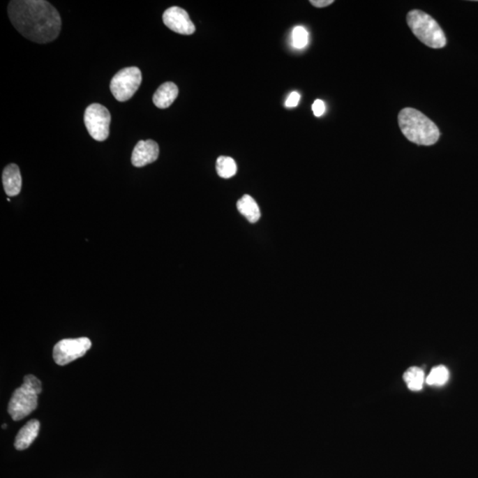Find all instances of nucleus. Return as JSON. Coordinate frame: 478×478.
Wrapping results in <instances>:
<instances>
[{
	"label": "nucleus",
	"mask_w": 478,
	"mask_h": 478,
	"mask_svg": "<svg viewBox=\"0 0 478 478\" xmlns=\"http://www.w3.org/2000/svg\"><path fill=\"white\" fill-rule=\"evenodd\" d=\"M8 15L23 37L38 44L54 41L61 32V16L45 0H14L9 3Z\"/></svg>",
	"instance_id": "1"
},
{
	"label": "nucleus",
	"mask_w": 478,
	"mask_h": 478,
	"mask_svg": "<svg viewBox=\"0 0 478 478\" xmlns=\"http://www.w3.org/2000/svg\"><path fill=\"white\" fill-rule=\"evenodd\" d=\"M398 121L404 136L420 146H433L440 137L437 125L414 108L402 110L398 114Z\"/></svg>",
	"instance_id": "2"
},
{
	"label": "nucleus",
	"mask_w": 478,
	"mask_h": 478,
	"mask_svg": "<svg viewBox=\"0 0 478 478\" xmlns=\"http://www.w3.org/2000/svg\"><path fill=\"white\" fill-rule=\"evenodd\" d=\"M42 382L34 375H27L22 387L16 389L8 404V413L14 421L22 420L38 408Z\"/></svg>",
	"instance_id": "3"
},
{
	"label": "nucleus",
	"mask_w": 478,
	"mask_h": 478,
	"mask_svg": "<svg viewBox=\"0 0 478 478\" xmlns=\"http://www.w3.org/2000/svg\"><path fill=\"white\" fill-rule=\"evenodd\" d=\"M408 27L415 37L428 47L443 48L447 45L446 35L438 23L421 10H412L407 16Z\"/></svg>",
	"instance_id": "4"
},
{
	"label": "nucleus",
	"mask_w": 478,
	"mask_h": 478,
	"mask_svg": "<svg viewBox=\"0 0 478 478\" xmlns=\"http://www.w3.org/2000/svg\"><path fill=\"white\" fill-rule=\"evenodd\" d=\"M142 82L140 69L137 67L125 68L112 78L110 90L118 101L130 100L140 88Z\"/></svg>",
	"instance_id": "5"
},
{
	"label": "nucleus",
	"mask_w": 478,
	"mask_h": 478,
	"mask_svg": "<svg viewBox=\"0 0 478 478\" xmlns=\"http://www.w3.org/2000/svg\"><path fill=\"white\" fill-rule=\"evenodd\" d=\"M111 114L107 108L100 104L89 105L84 113V124L89 134L96 141H105L110 136Z\"/></svg>",
	"instance_id": "6"
},
{
	"label": "nucleus",
	"mask_w": 478,
	"mask_h": 478,
	"mask_svg": "<svg viewBox=\"0 0 478 478\" xmlns=\"http://www.w3.org/2000/svg\"><path fill=\"white\" fill-rule=\"evenodd\" d=\"M91 348L88 338L62 339L54 345L52 357L56 364L65 366L84 356Z\"/></svg>",
	"instance_id": "7"
},
{
	"label": "nucleus",
	"mask_w": 478,
	"mask_h": 478,
	"mask_svg": "<svg viewBox=\"0 0 478 478\" xmlns=\"http://www.w3.org/2000/svg\"><path fill=\"white\" fill-rule=\"evenodd\" d=\"M163 22L171 31L181 35H193L196 31L195 25L191 22L186 10L172 6L163 14Z\"/></svg>",
	"instance_id": "8"
},
{
	"label": "nucleus",
	"mask_w": 478,
	"mask_h": 478,
	"mask_svg": "<svg viewBox=\"0 0 478 478\" xmlns=\"http://www.w3.org/2000/svg\"><path fill=\"white\" fill-rule=\"evenodd\" d=\"M160 154L159 144L154 140H141L135 147L131 163L136 167L147 166L156 161Z\"/></svg>",
	"instance_id": "9"
},
{
	"label": "nucleus",
	"mask_w": 478,
	"mask_h": 478,
	"mask_svg": "<svg viewBox=\"0 0 478 478\" xmlns=\"http://www.w3.org/2000/svg\"><path fill=\"white\" fill-rule=\"evenodd\" d=\"M3 186L6 195L17 196L22 190V176L17 165L9 164L5 167L2 174Z\"/></svg>",
	"instance_id": "10"
},
{
	"label": "nucleus",
	"mask_w": 478,
	"mask_h": 478,
	"mask_svg": "<svg viewBox=\"0 0 478 478\" xmlns=\"http://www.w3.org/2000/svg\"><path fill=\"white\" fill-rule=\"evenodd\" d=\"M39 430H40V423L37 419L29 421L19 431L17 436L15 438V449L22 451L31 447L33 442L38 438Z\"/></svg>",
	"instance_id": "11"
},
{
	"label": "nucleus",
	"mask_w": 478,
	"mask_h": 478,
	"mask_svg": "<svg viewBox=\"0 0 478 478\" xmlns=\"http://www.w3.org/2000/svg\"><path fill=\"white\" fill-rule=\"evenodd\" d=\"M178 96V87L172 82H167L161 84L155 92L153 101L160 110L170 107L174 103Z\"/></svg>",
	"instance_id": "12"
},
{
	"label": "nucleus",
	"mask_w": 478,
	"mask_h": 478,
	"mask_svg": "<svg viewBox=\"0 0 478 478\" xmlns=\"http://www.w3.org/2000/svg\"><path fill=\"white\" fill-rule=\"evenodd\" d=\"M237 207L239 213L245 216L249 223H255L260 220V207L255 199L250 195H244L241 199L237 201Z\"/></svg>",
	"instance_id": "13"
},
{
	"label": "nucleus",
	"mask_w": 478,
	"mask_h": 478,
	"mask_svg": "<svg viewBox=\"0 0 478 478\" xmlns=\"http://www.w3.org/2000/svg\"><path fill=\"white\" fill-rule=\"evenodd\" d=\"M404 381L410 391H421L424 387L425 380L423 369L418 367H411L405 371L403 375Z\"/></svg>",
	"instance_id": "14"
},
{
	"label": "nucleus",
	"mask_w": 478,
	"mask_h": 478,
	"mask_svg": "<svg viewBox=\"0 0 478 478\" xmlns=\"http://www.w3.org/2000/svg\"><path fill=\"white\" fill-rule=\"evenodd\" d=\"M449 377V371H448L447 367H445L443 365L436 366V367L431 369L425 382L428 385H431V387H440L447 384Z\"/></svg>",
	"instance_id": "15"
},
{
	"label": "nucleus",
	"mask_w": 478,
	"mask_h": 478,
	"mask_svg": "<svg viewBox=\"0 0 478 478\" xmlns=\"http://www.w3.org/2000/svg\"><path fill=\"white\" fill-rule=\"evenodd\" d=\"M216 171L219 177L229 179L235 176L237 171L235 160L230 157L221 156L216 161Z\"/></svg>",
	"instance_id": "16"
},
{
	"label": "nucleus",
	"mask_w": 478,
	"mask_h": 478,
	"mask_svg": "<svg viewBox=\"0 0 478 478\" xmlns=\"http://www.w3.org/2000/svg\"><path fill=\"white\" fill-rule=\"evenodd\" d=\"M308 32L302 26L293 29L292 34V45L297 49L306 47L308 44Z\"/></svg>",
	"instance_id": "17"
},
{
	"label": "nucleus",
	"mask_w": 478,
	"mask_h": 478,
	"mask_svg": "<svg viewBox=\"0 0 478 478\" xmlns=\"http://www.w3.org/2000/svg\"><path fill=\"white\" fill-rule=\"evenodd\" d=\"M312 110L316 117H322L325 112L324 102L321 100H316L312 105Z\"/></svg>",
	"instance_id": "18"
},
{
	"label": "nucleus",
	"mask_w": 478,
	"mask_h": 478,
	"mask_svg": "<svg viewBox=\"0 0 478 478\" xmlns=\"http://www.w3.org/2000/svg\"><path fill=\"white\" fill-rule=\"evenodd\" d=\"M299 100H301V95L299 92L293 91L287 98L285 105L287 107H295L298 105Z\"/></svg>",
	"instance_id": "19"
},
{
	"label": "nucleus",
	"mask_w": 478,
	"mask_h": 478,
	"mask_svg": "<svg viewBox=\"0 0 478 478\" xmlns=\"http://www.w3.org/2000/svg\"><path fill=\"white\" fill-rule=\"evenodd\" d=\"M310 3L315 6V8H322L333 4L334 1H333V0H311Z\"/></svg>",
	"instance_id": "20"
},
{
	"label": "nucleus",
	"mask_w": 478,
	"mask_h": 478,
	"mask_svg": "<svg viewBox=\"0 0 478 478\" xmlns=\"http://www.w3.org/2000/svg\"><path fill=\"white\" fill-rule=\"evenodd\" d=\"M2 428H6V424H3V425H2Z\"/></svg>",
	"instance_id": "21"
}]
</instances>
